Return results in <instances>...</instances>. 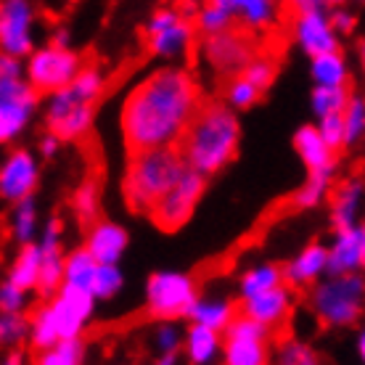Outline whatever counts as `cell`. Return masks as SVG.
I'll return each mask as SVG.
<instances>
[{
  "label": "cell",
  "instance_id": "cell-1",
  "mask_svg": "<svg viewBox=\"0 0 365 365\" xmlns=\"http://www.w3.org/2000/svg\"><path fill=\"white\" fill-rule=\"evenodd\" d=\"M201 106L199 85L180 66H165L138 83L122 106L130 154L175 148Z\"/></svg>",
  "mask_w": 365,
  "mask_h": 365
},
{
  "label": "cell",
  "instance_id": "cell-2",
  "mask_svg": "<svg viewBox=\"0 0 365 365\" xmlns=\"http://www.w3.org/2000/svg\"><path fill=\"white\" fill-rule=\"evenodd\" d=\"M238 138H241L238 119L225 103H201L175 148L185 170L207 178L233 162L238 151Z\"/></svg>",
  "mask_w": 365,
  "mask_h": 365
},
{
  "label": "cell",
  "instance_id": "cell-3",
  "mask_svg": "<svg viewBox=\"0 0 365 365\" xmlns=\"http://www.w3.org/2000/svg\"><path fill=\"white\" fill-rule=\"evenodd\" d=\"M96 299L91 292L64 286L56 292V297L48 302L46 307H40L37 315L29 320V341L37 352L56 347L58 341L80 339L88 320L93 318Z\"/></svg>",
  "mask_w": 365,
  "mask_h": 365
},
{
  "label": "cell",
  "instance_id": "cell-4",
  "mask_svg": "<svg viewBox=\"0 0 365 365\" xmlns=\"http://www.w3.org/2000/svg\"><path fill=\"white\" fill-rule=\"evenodd\" d=\"M185 173L188 170L182 165L178 148H154V151L133 154L128 173H125V199H128L130 210L148 215L156 201Z\"/></svg>",
  "mask_w": 365,
  "mask_h": 365
},
{
  "label": "cell",
  "instance_id": "cell-5",
  "mask_svg": "<svg viewBox=\"0 0 365 365\" xmlns=\"http://www.w3.org/2000/svg\"><path fill=\"white\" fill-rule=\"evenodd\" d=\"M363 294L365 283L360 273L326 278L312 289V312L320 318V323L334 326V329L352 326L363 315Z\"/></svg>",
  "mask_w": 365,
  "mask_h": 365
},
{
  "label": "cell",
  "instance_id": "cell-6",
  "mask_svg": "<svg viewBox=\"0 0 365 365\" xmlns=\"http://www.w3.org/2000/svg\"><path fill=\"white\" fill-rule=\"evenodd\" d=\"M83 72V56L72 48L46 46L37 48L29 56L24 74L27 85L35 93H58L74 83V77Z\"/></svg>",
  "mask_w": 365,
  "mask_h": 365
},
{
  "label": "cell",
  "instance_id": "cell-7",
  "mask_svg": "<svg viewBox=\"0 0 365 365\" xmlns=\"http://www.w3.org/2000/svg\"><path fill=\"white\" fill-rule=\"evenodd\" d=\"M199 299L196 294V281L185 273L175 270H159L148 278L146 283V304L148 315L170 323L175 318H188L193 302Z\"/></svg>",
  "mask_w": 365,
  "mask_h": 365
},
{
  "label": "cell",
  "instance_id": "cell-8",
  "mask_svg": "<svg viewBox=\"0 0 365 365\" xmlns=\"http://www.w3.org/2000/svg\"><path fill=\"white\" fill-rule=\"evenodd\" d=\"M204 188H207L204 178L188 170L162 199L156 201L148 215H151V220H154L159 228L178 230L180 225H185L191 220L196 204L204 196Z\"/></svg>",
  "mask_w": 365,
  "mask_h": 365
},
{
  "label": "cell",
  "instance_id": "cell-9",
  "mask_svg": "<svg viewBox=\"0 0 365 365\" xmlns=\"http://www.w3.org/2000/svg\"><path fill=\"white\" fill-rule=\"evenodd\" d=\"M193 40V24L180 16L178 9H156L146 24V43L154 56L175 58L188 51Z\"/></svg>",
  "mask_w": 365,
  "mask_h": 365
},
{
  "label": "cell",
  "instance_id": "cell-10",
  "mask_svg": "<svg viewBox=\"0 0 365 365\" xmlns=\"http://www.w3.org/2000/svg\"><path fill=\"white\" fill-rule=\"evenodd\" d=\"M35 9L27 0H6L0 3V53L24 58L35 51Z\"/></svg>",
  "mask_w": 365,
  "mask_h": 365
},
{
  "label": "cell",
  "instance_id": "cell-11",
  "mask_svg": "<svg viewBox=\"0 0 365 365\" xmlns=\"http://www.w3.org/2000/svg\"><path fill=\"white\" fill-rule=\"evenodd\" d=\"M37 109V93L27 80L0 83V143H11L27 130L29 119Z\"/></svg>",
  "mask_w": 365,
  "mask_h": 365
},
{
  "label": "cell",
  "instance_id": "cell-12",
  "mask_svg": "<svg viewBox=\"0 0 365 365\" xmlns=\"http://www.w3.org/2000/svg\"><path fill=\"white\" fill-rule=\"evenodd\" d=\"M46 125L51 130V135H56L58 140H77L91 130L93 106L77 103L66 88L58 93H51L46 109Z\"/></svg>",
  "mask_w": 365,
  "mask_h": 365
},
{
  "label": "cell",
  "instance_id": "cell-13",
  "mask_svg": "<svg viewBox=\"0 0 365 365\" xmlns=\"http://www.w3.org/2000/svg\"><path fill=\"white\" fill-rule=\"evenodd\" d=\"M40 180V165L35 162V156L19 148L0 167V199L19 204V201L29 199L37 188Z\"/></svg>",
  "mask_w": 365,
  "mask_h": 365
},
{
  "label": "cell",
  "instance_id": "cell-14",
  "mask_svg": "<svg viewBox=\"0 0 365 365\" xmlns=\"http://www.w3.org/2000/svg\"><path fill=\"white\" fill-rule=\"evenodd\" d=\"M40 252V275H37V292L43 297H56L64 283V252H61V222L51 220L37 241Z\"/></svg>",
  "mask_w": 365,
  "mask_h": 365
},
{
  "label": "cell",
  "instance_id": "cell-15",
  "mask_svg": "<svg viewBox=\"0 0 365 365\" xmlns=\"http://www.w3.org/2000/svg\"><path fill=\"white\" fill-rule=\"evenodd\" d=\"M294 40L312 58L326 53H339V37L329 24V9L297 14L294 16Z\"/></svg>",
  "mask_w": 365,
  "mask_h": 365
},
{
  "label": "cell",
  "instance_id": "cell-16",
  "mask_svg": "<svg viewBox=\"0 0 365 365\" xmlns=\"http://www.w3.org/2000/svg\"><path fill=\"white\" fill-rule=\"evenodd\" d=\"M204 56L220 72H241L255 58V48L244 32L228 29L204 40Z\"/></svg>",
  "mask_w": 365,
  "mask_h": 365
},
{
  "label": "cell",
  "instance_id": "cell-17",
  "mask_svg": "<svg viewBox=\"0 0 365 365\" xmlns=\"http://www.w3.org/2000/svg\"><path fill=\"white\" fill-rule=\"evenodd\" d=\"M365 262V228L355 225L347 230H336L331 249H326V273L329 278L355 275Z\"/></svg>",
  "mask_w": 365,
  "mask_h": 365
},
{
  "label": "cell",
  "instance_id": "cell-18",
  "mask_svg": "<svg viewBox=\"0 0 365 365\" xmlns=\"http://www.w3.org/2000/svg\"><path fill=\"white\" fill-rule=\"evenodd\" d=\"M289 312H292V292L286 286H278L273 292H265L259 294V297L241 302V315L259 323L267 331L283 326L286 318H289Z\"/></svg>",
  "mask_w": 365,
  "mask_h": 365
},
{
  "label": "cell",
  "instance_id": "cell-19",
  "mask_svg": "<svg viewBox=\"0 0 365 365\" xmlns=\"http://www.w3.org/2000/svg\"><path fill=\"white\" fill-rule=\"evenodd\" d=\"M128 230L117 225V222H93L91 233H88V244L85 252L98 262V265H119V259L128 249Z\"/></svg>",
  "mask_w": 365,
  "mask_h": 365
},
{
  "label": "cell",
  "instance_id": "cell-20",
  "mask_svg": "<svg viewBox=\"0 0 365 365\" xmlns=\"http://www.w3.org/2000/svg\"><path fill=\"white\" fill-rule=\"evenodd\" d=\"M326 249L323 244H312L304 252L294 257L292 262L286 265L283 273V281H289L292 286H310V283H318L320 275H326Z\"/></svg>",
  "mask_w": 365,
  "mask_h": 365
},
{
  "label": "cell",
  "instance_id": "cell-21",
  "mask_svg": "<svg viewBox=\"0 0 365 365\" xmlns=\"http://www.w3.org/2000/svg\"><path fill=\"white\" fill-rule=\"evenodd\" d=\"M294 148H297V154L302 156V162L307 165L310 173L336 167V156L326 148V143L320 140L318 130L312 128V125H304V128L297 130V135H294Z\"/></svg>",
  "mask_w": 365,
  "mask_h": 365
},
{
  "label": "cell",
  "instance_id": "cell-22",
  "mask_svg": "<svg viewBox=\"0 0 365 365\" xmlns=\"http://www.w3.org/2000/svg\"><path fill=\"white\" fill-rule=\"evenodd\" d=\"M188 318L193 320V326L210 329L215 334H222L228 329V323L236 318V307L230 299H217V297H207V299L193 302Z\"/></svg>",
  "mask_w": 365,
  "mask_h": 365
},
{
  "label": "cell",
  "instance_id": "cell-23",
  "mask_svg": "<svg viewBox=\"0 0 365 365\" xmlns=\"http://www.w3.org/2000/svg\"><path fill=\"white\" fill-rule=\"evenodd\" d=\"M360 204H363V182L347 180L344 185H339V191L334 193V212H331L336 230H347L360 225L357 222Z\"/></svg>",
  "mask_w": 365,
  "mask_h": 365
},
{
  "label": "cell",
  "instance_id": "cell-24",
  "mask_svg": "<svg viewBox=\"0 0 365 365\" xmlns=\"http://www.w3.org/2000/svg\"><path fill=\"white\" fill-rule=\"evenodd\" d=\"M222 355V339L220 334L201 326H191L185 334V357L191 365H212Z\"/></svg>",
  "mask_w": 365,
  "mask_h": 365
},
{
  "label": "cell",
  "instance_id": "cell-25",
  "mask_svg": "<svg viewBox=\"0 0 365 365\" xmlns=\"http://www.w3.org/2000/svg\"><path fill=\"white\" fill-rule=\"evenodd\" d=\"M225 365H267V341L262 339H225L222 344Z\"/></svg>",
  "mask_w": 365,
  "mask_h": 365
},
{
  "label": "cell",
  "instance_id": "cell-26",
  "mask_svg": "<svg viewBox=\"0 0 365 365\" xmlns=\"http://www.w3.org/2000/svg\"><path fill=\"white\" fill-rule=\"evenodd\" d=\"M310 72L315 88H347L349 83V69L341 53H326L312 58Z\"/></svg>",
  "mask_w": 365,
  "mask_h": 365
},
{
  "label": "cell",
  "instance_id": "cell-27",
  "mask_svg": "<svg viewBox=\"0 0 365 365\" xmlns=\"http://www.w3.org/2000/svg\"><path fill=\"white\" fill-rule=\"evenodd\" d=\"M283 286V273L281 267L275 265H255L252 270L241 275V281H238V292H241V299H252V297H259V294L265 292H273Z\"/></svg>",
  "mask_w": 365,
  "mask_h": 365
},
{
  "label": "cell",
  "instance_id": "cell-28",
  "mask_svg": "<svg viewBox=\"0 0 365 365\" xmlns=\"http://www.w3.org/2000/svg\"><path fill=\"white\" fill-rule=\"evenodd\" d=\"M249 29H267L278 19V6L270 0H233V21Z\"/></svg>",
  "mask_w": 365,
  "mask_h": 365
},
{
  "label": "cell",
  "instance_id": "cell-29",
  "mask_svg": "<svg viewBox=\"0 0 365 365\" xmlns=\"http://www.w3.org/2000/svg\"><path fill=\"white\" fill-rule=\"evenodd\" d=\"M196 27L207 37L233 29V0H212L196 11Z\"/></svg>",
  "mask_w": 365,
  "mask_h": 365
},
{
  "label": "cell",
  "instance_id": "cell-30",
  "mask_svg": "<svg viewBox=\"0 0 365 365\" xmlns=\"http://www.w3.org/2000/svg\"><path fill=\"white\" fill-rule=\"evenodd\" d=\"M37 275H40V252H37V244H27V247H21L11 265L9 281L19 286L21 292H32L37 289Z\"/></svg>",
  "mask_w": 365,
  "mask_h": 365
},
{
  "label": "cell",
  "instance_id": "cell-31",
  "mask_svg": "<svg viewBox=\"0 0 365 365\" xmlns=\"http://www.w3.org/2000/svg\"><path fill=\"white\" fill-rule=\"evenodd\" d=\"M98 270V262L85 249H77L69 257H64V286L91 292L93 275Z\"/></svg>",
  "mask_w": 365,
  "mask_h": 365
},
{
  "label": "cell",
  "instance_id": "cell-32",
  "mask_svg": "<svg viewBox=\"0 0 365 365\" xmlns=\"http://www.w3.org/2000/svg\"><path fill=\"white\" fill-rule=\"evenodd\" d=\"M9 222H11V236L16 238L21 247H27V244H35V230H37V204H35V196H29V199L14 204Z\"/></svg>",
  "mask_w": 365,
  "mask_h": 365
},
{
  "label": "cell",
  "instance_id": "cell-33",
  "mask_svg": "<svg viewBox=\"0 0 365 365\" xmlns=\"http://www.w3.org/2000/svg\"><path fill=\"white\" fill-rule=\"evenodd\" d=\"M334 173H336V167H331V170H318V173H310L307 182H304L299 191H297V196H294V207H297V210H310V207H318L320 201L329 196L331 180H334Z\"/></svg>",
  "mask_w": 365,
  "mask_h": 365
},
{
  "label": "cell",
  "instance_id": "cell-34",
  "mask_svg": "<svg viewBox=\"0 0 365 365\" xmlns=\"http://www.w3.org/2000/svg\"><path fill=\"white\" fill-rule=\"evenodd\" d=\"M69 96H72L77 103H85V106H93V101L98 98L101 91H103V74L96 69V66H83V72L74 77V83L66 88Z\"/></svg>",
  "mask_w": 365,
  "mask_h": 365
},
{
  "label": "cell",
  "instance_id": "cell-35",
  "mask_svg": "<svg viewBox=\"0 0 365 365\" xmlns=\"http://www.w3.org/2000/svg\"><path fill=\"white\" fill-rule=\"evenodd\" d=\"M349 101L347 88H315L310 96V106L315 117H331V114H341Z\"/></svg>",
  "mask_w": 365,
  "mask_h": 365
},
{
  "label": "cell",
  "instance_id": "cell-36",
  "mask_svg": "<svg viewBox=\"0 0 365 365\" xmlns=\"http://www.w3.org/2000/svg\"><path fill=\"white\" fill-rule=\"evenodd\" d=\"M344 125V146H357L365 133V101L360 96H349L347 106L341 111Z\"/></svg>",
  "mask_w": 365,
  "mask_h": 365
},
{
  "label": "cell",
  "instance_id": "cell-37",
  "mask_svg": "<svg viewBox=\"0 0 365 365\" xmlns=\"http://www.w3.org/2000/svg\"><path fill=\"white\" fill-rule=\"evenodd\" d=\"M85 344L83 339H69V341H58L56 347L40 352L35 365H83Z\"/></svg>",
  "mask_w": 365,
  "mask_h": 365
},
{
  "label": "cell",
  "instance_id": "cell-38",
  "mask_svg": "<svg viewBox=\"0 0 365 365\" xmlns=\"http://www.w3.org/2000/svg\"><path fill=\"white\" fill-rule=\"evenodd\" d=\"M275 365H323L320 355L310 344L299 339H286L281 347L275 349Z\"/></svg>",
  "mask_w": 365,
  "mask_h": 365
},
{
  "label": "cell",
  "instance_id": "cell-39",
  "mask_svg": "<svg viewBox=\"0 0 365 365\" xmlns=\"http://www.w3.org/2000/svg\"><path fill=\"white\" fill-rule=\"evenodd\" d=\"M122 286H125V275L119 265H98L91 283V297L93 299H111L114 294H119Z\"/></svg>",
  "mask_w": 365,
  "mask_h": 365
},
{
  "label": "cell",
  "instance_id": "cell-40",
  "mask_svg": "<svg viewBox=\"0 0 365 365\" xmlns=\"http://www.w3.org/2000/svg\"><path fill=\"white\" fill-rule=\"evenodd\" d=\"M74 212L83 222H93L96 215H98V204H101V191L98 182L85 180L77 191H74Z\"/></svg>",
  "mask_w": 365,
  "mask_h": 365
},
{
  "label": "cell",
  "instance_id": "cell-41",
  "mask_svg": "<svg viewBox=\"0 0 365 365\" xmlns=\"http://www.w3.org/2000/svg\"><path fill=\"white\" fill-rule=\"evenodd\" d=\"M29 336V320L24 315L0 312V347H16Z\"/></svg>",
  "mask_w": 365,
  "mask_h": 365
},
{
  "label": "cell",
  "instance_id": "cell-42",
  "mask_svg": "<svg viewBox=\"0 0 365 365\" xmlns=\"http://www.w3.org/2000/svg\"><path fill=\"white\" fill-rule=\"evenodd\" d=\"M257 101H259V91L252 88V85L238 74L228 83L225 88V103H228V109H249V106H255Z\"/></svg>",
  "mask_w": 365,
  "mask_h": 365
},
{
  "label": "cell",
  "instance_id": "cell-43",
  "mask_svg": "<svg viewBox=\"0 0 365 365\" xmlns=\"http://www.w3.org/2000/svg\"><path fill=\"white\" fill-rule=\"evenodd\" d=\"M241 77H244L252 88H257V91L262 93V91H267V88L273 85L275 64L270 61V58H252V61L241 69Z\"/></svg>",
  "mask_w": 365,
  "mask_h": 365
},
{
  "label": "cell",
  "instance_id": "cell-44",
  "mask_svg": "<svg viewBox=\"0 0 365 365\" xmlns=\"http://www.w3.org/2000/svg\"><path fill=\"white\" fill-rule=\"evenodd\" d=\"M315 130H318L320 140L326 143V148H329L331 154H336V151L344 148V125H341V114L323 117L318 125H315Z\"/></svg>",
  "mask_w": 365,
  "mask_h": 365
},
{
  "label": "cell",
  "instance_id": "cell-45",
  "mask_svg": "<svg viewBox=\"0 0 365 365\" xmlns=\"http://www.w3.org/2000/svg\"><path fill=\"white\" fill-rule=\"evenodd\" d=\"M222 334H225V339H262V341H267V336H270V331L262 329V326L255 323V320L244 318L241 312L230 320L228 329L222 331Z\"/></svg>",
  "mask_w": 365,
  "mask_h": 365
},
{
  "label": "cell",
  "instance_id": "cell-46",
  "mask_svg": "<svg viewBox=\"0 0 365 365\" xmlns=\"http://www.w3.org/2000/svg\"><path fill=\"white\" fill-rule=\"evenodd\" d=\"M24 307H27V292H21V289L14 286L11 281L0 283V312L24 315Z\"/></svg>",
  "mask_w": 365,
  "mask_h": 365
},
{
  "label": "cell",
  "instance_id": "cell-47",
  "mask_svg": "<svg viewBox=\"0 0 365 365\" xmlns=\"http://www.w3.org/2000/svg\"><path fill=\"white\" fill-rule=\"evenodd\" d=\"M154 344H156V349H159V357L178 355V349L182 347V334L175 329L173 323H162L154 334Z\"/></svg>",
  "mask_w": 365,
  "mask_h": 365
},
{
  "label": "cell",
  "instance_id": "cell-48",
  "mask_svg": "<svg viewBox=\"0 0 365 365\" xmlns=\"http://www.w3.org/2000/svg\"><path fill=\"white\" fill-rule=\"evenodd\" d=\"M329 24L339 37V35H349V32L355 29L357 19H355V14L347 11V9H331L329 11Z\"/></svg>",
  "mask_w": 365,
  "mask_h": 365
},
{
  "label": "cell",
  "instance_id": "cell-49",
  "mask_svg": "<svg viewBox=\"0 0 365 365\" xmlns=\"http://www.w3.org/2000/svg\"><path fill=\"white\" fill-rule=\"evenodd\" d=\"M6 80H24V64L14 56L0 53V83Z\"/></svg>",
  "mask_w": 365,
  "mask_h": 365
},
{
  "label": "cell",
  "instance_id": "cell-50",
  "mask_svg": "<svg viewBox=\"0 0 365 365\" xmlns=\"http://www.w3.org/2000/svg\"><path fill=\"white\" fill-rule=\"evenodd\" d=\"M58 146H61V140L48 133V135H43V140H40V154L46 156V159H51V156L58 154Z\"/></svg>",
  "mask_w": 365,
  "mask_h": 365
},
{
  "label": "cell",
  "instance_id": "cell-51",
  "mask_svg": "<svg viewBox=\"0 0 365 365\" xmlns=\"http://www.w3.org/2000/svg\"><path fill=\"white\" fill-rule=\"evenodd\" d=\"M329 9L326 3H320V0H299V3H294V11L297 14H307V11H323Z\"/></svg>",
  "mask_w": 365,
  "mask_h": 365
},
{
  "label": "cell",
  "instance_id": "cell-52",
  "mask_svg": "<svg viewBox=\"0 0 365 365\" xmlns=\"http://www.w3.org/2000/svg\"><path fill=\"white\" fill-rule=\"evenodd\" d=\"M0 365H27V360H24L21 352H9V355L0 360Z\"/></svg>",
  "mask_w": 365,
  "mask_h": 365
},
{
  "label": "cell",
  "instance_id": "cell-53",
  "mask_svg": "<svg viewBox=\"0 0 365 365\" xmlns=\"http://www.w3.org/2000/svg\"><path fill=\"white\" fill-rule=\"evenodd\" d=\"M178 363V355H162L154 365H175Z\"/></svg>",
  "mask_w": 365,
  "mask_h": 365
},
{
  "label": "cell",
  "instance_id": "cell-54",
  "mask_svg": "<svg viewBox=\"0 0 365 365\" xmlns=\"http://www.w3.org/2000/svg\"><path fill=\"white\" fill-rule=\"evenodd\" d=\"M357 355L360 357L365 355V334L363 331H357Z\"/></svg>",
  "mask_w": 365,
  "mask_h": 365
}]
</instances>
